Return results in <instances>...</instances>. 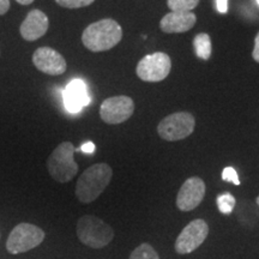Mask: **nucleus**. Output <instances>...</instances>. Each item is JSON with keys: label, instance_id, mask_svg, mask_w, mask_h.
<instances>
[{"label": "nucleus", "instance_id": "obj_1", "mask_svg": "<svg viewBox=\"0 0 259 259\" xmlns=\"http://www.w3.org/2000/svg\"><path fill=\"white\" fill-rule=\"evenodd\" d=\"M122 38V29L114 19L105 18L89 24L82 34L84 47L90 52L99 53L115 47Z\"/></svg>", "mask_w": 259, "mask_h": 259}, {"label": "nucleus", "instance_id": "obj_2", "mask_svg": "<svg viewBox=\"0 0 259 259\" xmlns=\"http://www.w3.org/2000/svg\"><path fill=\"white\" fill-rule=\"evenodd\" d=\"M113 177L111 166L107 163H96L82 173L76 185V197L79 202L89 204L101 196L109 185Z\"/></svg>", "mask_w": 259, "mask_h": 259}, {"label": "nucleus", "instance_id": "obj_3", "mask_svg": "<svg viewBox=\"0 0 259 259\" xmlns=\"http://www.w3.org/2000/svg\"><path fill=\"white\" fill-rule=\"evenodd\" d=\"M74 153L76 148L71 142H63L48 157V173L58 183H67L76 177L78 164L74 161Z\"/></svg>", "mask_w": 259, "mask_h": 259}, {"label": "nucleus", "instance_id": "obj_4", "mask_svg": "<svg viewBox=\"0 0 259 259\" xmlns=\"http://www.w3.org/2000/svg\"><path fill=\"white\" fill-rule=\"evenodd\" d=\"M76 231L79 241L92 248L105 247L114 238L112 227L93 215L82 216L77 222Z\"/></svg>", "mask_w": 259, "mask_h": 259}, {"label": "nucleus", "instance_id": "obj_5", "mask_svg": "<svg viewBox=\"0 0 259 259\" xmlns=\"http://www.w3.org/2000/svg\"><path fill=\"white\" fill-rule=\"evenodd\" d=\"M45 240V232L31 223H19L10 233L6 250L11 254L24 253L37 247Z\"/></svg>", "mask_w": 259, "mask_h": 259}, {"label": "nucleus", "instance_id": "obj_6", "mask_svg": "<svg viewBox=\"0 0 259 259\" xmlns=\"http://www.w3.org/2000/svg\"><path fill=\"white\" fill-rule=\"evenodd\" d=\"M196 127L194 116L189 112H177L162 119L157 126V132L162 139L176 142L192 135Z\"/></svg>", "mask_w": 259, "mask_h": 259}, {"label": "nucleus", "instance_id": "obj_7", "mask_svg": "<svg viewBox=\"0 0 259 259\" xmlns=\"http://www.w3.org/2000/svg\"><path fill=\"white\" fill-rule=\"evenodd\" d=\"M171 69V61L168 54L156 52L148 54L137 64L136 73L144 82L157 83L166 79Z\"/></svg>", "mask_w": 259, "mask_h": 259}, {"label": "nucleus", "instance_id": "obj_8", "mask_svg": "<svg viewBox=\"0 0 259 259\" xmlns=\"http://www.w3.org/2000/svg\"><path fill=\"white\" fill-rule=\"evenodd\" d=\"M134 112V100L125 95L108 97L100 107V116L108 125L121 124L131 118Z\"/></svg>", "mask_w": 259, "mask_h": 259}, {"label": "nucleus", "instance_id": "obj_9", "mask_svg": "<svg viewBox=\"0 0 259 259\" xmlns=\"http://www.w3.org/2000/svg\"><path fill=\"white\" fill-rule=\"evenodd\" d=\"M208 234V223L200 219L193 220L178 236L176 241V251L180 254L191 253L205 241Z\"/></svg>", "mask_w": 259, "mask_h": 259}, {"label": "nucleus", "instance_id": "obj_10", "mask_svg": "<svg viewBox=\"0 0 259 259\" xmlns=\"http://www.w3.org/2000/svg\"><path fill=\"white\" fill-rule=\"evenodd\" d=\"M32 64L42 73L59 76L67 69L65 58L51 47H40L32 54Z\"/></svg>", "mask_w": 259, "mask_h": 259}, {"label": "nucleus", "instance_id": "obj_11", "mask_svg": "<svg viewBox=\"0 0 259 259\" xmlns=\"http://www.w3.org/2000/svg\"><path fill=\"white\" fill-rule=\"evenodd\" d=\"M205 196V184L198 177L189 178L180 187L177 196V206L181 211H191L202 203Z\"/></svg>", "mask_w": 259, "mask_h": 259}, {"label": "nucleus", "instance_id": "obj_12", "mask_svg": "<svg viewBox=\"0 0 259 259\" xmlns=\"http://www.w3.org/2000/svg\"><path fill=\"white\" fill-rule=\"evenodd\" d=\"M50 28V19L47 15L42 12L41 10L34 9L27 15L24 21L22 22L19 27L21 36L25 41H36L41 38L44 35H46Z\"/></svg>", "mask_w": 259, "mask_h": 259}, {"label": "nucleus", "instance_id": "obj_13", "mask_svg": "<svg viewBox=\"0 0 259 259\" xmlns=\"http://www.w3.org/2000/svg\"><path fill=\"white\" fill-rule=\"evenodd\" d=\"M197 22L196 15L192 12H169L160 22L161 30L166 34L186 32L194 27Z\"/></svg>", "mask_w": 259, "mask_h": 259}, {"label": "nucleus", "instance_id": "obj_14", "mask_svg": "<svg viewBox=\"0 0 259 259\" xmlns=\"http://www.w3.org/2000/svg\"><path fill=\"white\" fill-rule=\"evenodd\" d=\"M64 101L70 112H79L84 106H88L90 97L85 83L80 79H74L66 87L64 92Z\"/></svg>", "mask_w": 259, "mask_h": 259}, {"label": "nucleus", "instance_id": "obj_15", "mask_svg": "<svg viewBox=\"0 0 259 259\" xmlns=\"http://www.w3.org/2000/svg\"><path fill=\"white\" fill-rule=\"evenodd\" d=\"M193 47L196 51L197 57L202 60H209L212 53V46H211V38L208 34L202 32L198 34L193 40Z\"/></svg>", "mask_w": 259, "mask_h": 259}, {"label": "nucleus", "instance_id": "obj_16", "mask_svg": "<svg viewBox=\"0 0 259 259\" xmlns=\"http://www.w3.org/2000/svg\"><path fill=\"white\" fill-rule=\"evenodd\" d=\"M199 4V0H167L171 12H191Z\"/></svg>", "mask_w": 259, "mask_h": 259}, {"label": "nucleus", "instance_id": "obj_17", "mask_svg": "<svg viewBox=\"0 0 259 259\" xmlns=\"http://www.w3.org/2000/svg\"><path fill=\"white\" fill-rule=\"evenodd\" d=\"M130 259H160L155 248L149 244H142L135 248Z\"/></svg>", "mask_w": 259, "mask_h": 259}, {"label": "nucleus", "instance_id": "obj_18", "mask_svg": "<svg viewBox=\"0 0 259 259\" xmlns=\"http://www.w3.org/2000/svg\"><path fill=\"white\" fill-rule=\"evenodd\" d=\"M218 206L219 210L225 215H229L234 210L235 198L231 193H222L218 197Z\"/></svg>", "mask_w": 259, "mask_h": 259}, {"label": "nucleus", "instance_id": "obj_19", "mask_svg": "<svg viewBox=\"0 0 259 259\" xmlns=\"http://www.w3.org/2000/svg\"><path fill=\"white\" fill-rule=\"evenodd\" d=\"M95 0H56V3L65 9H79L92 5Z\"/></svg>", "mask_w": 259, "mask_h": 259}, {"label": "nucleus", "instance_id": "obj_20", "mask_svg": "<svg viewBox=\"0 0 259 259\" xmlns=\"http://www.w3.org/2000/svg\"><path fill=\"white\" fill-rule=\"evenodd\" d=\"M222 179L228 183L234 184V185H240V180H239L238 173L233 167H226L222 171Z\"/></svg>", "mask_w": 259, "mask_h": 259}, {"label": "nucleus", "instance_id": "obj_21", "mask_svg": "<svg viewBox=\"0 0 259 259\" xmlns=\"http://www.w3.org/2000/svg\"><path fill=\"white\" fill-rule=\"evenodd\" d=\"M216 9L220 14H227L228 11V0H216Z\"/></svg>", "mask_w": 259, "mask_h": 259}, {"label": "nucleus", "instance_id": "obj_22", "mask_svg": "<svg viewBox=\"0 0 259 259\" xmlns=\"http://www.w3.org/2000/svg\"><path fill=\"white\" fill-rule=\"evenodd\" d=\"M252 58H253L257 63H259V32L254 38V48L253 52H252Z\"/></svg>", "mask_w": 259, "mask_h": 259}, {"label": "nucleus", "instance_id": "obj_23", "mask_svg": "<svg viewBox=\"0 0 259 259\" xmlns=\"http://www.w3.org/2000/svg\"><path fill=\"white\" fill-rule=\"evenodd\" d=\"M80 150L85 154H93L94 151H95V144H94L93 142H87V143H84L82 147H80Z\"/></svg>", "mask_w": 259, "mask_h": 259}, {"label": "nucleus", "instance_id": "obj_24", "mask_svg": "<svg viewBox=\"0 0 259 259\" xmlns=\"http://www.w3.org/2000/svg\"><path fill=\"white\" fill-rule=\"evenodd\" d=\"M10 0H0V16L5 15L10 10Z\"/></svg>", "mask_w": 259, "mask_h": 259}, {"label": "nucleus", "instance_id": "obj_25", "mask_svg": "<svg viewBox=\"0 0 259 259\" xmlns=\"http://www.w3.org/2000/svg\"><path fill=\"white\" fill-rule=\"evenodd\" d=\"M16 2L21 5H30L34 0H16Z\"/></svg>", "mask_w": 259, "mask_h": 259}, {"label": "nucleus", "instance_id": "obj_26", "mask_svg": "<svg viewBox=\"0 0 259 259\" xmlns=\"http://www.w3.org/2000/svg\"><path fill=\"white\" fill-rule=\"evenodd\" d=\"M255 202H257V204H258V206H259V196L257 197V199H255Z\"/></svg>", "mask_w": 259, "mask_h": 259}, {"label": "nucleus", "instance_id": "obj_27", "mask_svg": "<svg viewBox=\"0 0 259 259\" xmlns=\"http://www.w3.org/2000/svg\"><path fill=\"white\" fill-rule=\"evenodd\" d=\"M257 3H258V5H259V0H257Z\"/></svg>", "mask_w": 259, "mask_h": 259}]
</instances>
